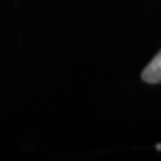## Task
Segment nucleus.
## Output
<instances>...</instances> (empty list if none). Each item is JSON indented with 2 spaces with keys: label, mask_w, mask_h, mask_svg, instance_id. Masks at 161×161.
I'll return each mask as SVG.
<instances>
[{
  "label": "nucleus",
  "mask_w": 161,
  "mask_h": 161,
  "mask_svg": "<svg viewBox=\"0 0 161 161\" xmlns=\"http://www.w3.org/2000/svg\"><path fill=\"white\" fill-rule=\"evenodd\" d=\"M157 149H158V151H161V143H158V145H157Z\"/></svg>",
  "instance_id": "obj_2"
},
{
  "label": "nucleus",
  "mask_w": 161,
  "mask_h": 161,
  "mask_svg": "<svg viewBox=\"0 0 161 161\" xmlns=\"http://www.w3.org/2000/svg\"><path fill=\"white\" fill-rule=\"evenodd\" d=\"M142 80L146 84H161V49L143 69Z\"/></svg>",
  "instance_id": "obj_1"
}]
</instances>
